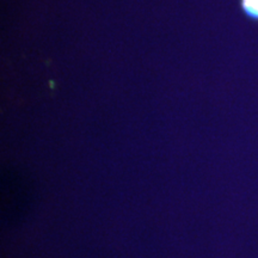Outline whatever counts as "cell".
Listing matches in <instances>:
<instances>
[{"mask_svg":"<svg viewBox=\"0 0 258 258\" xmlns=\"http://www.w3.org/2000/svg\"><path fill=\"white\" fill-rule=\"evenodd\" d=\"M238 4L244 17L258 24V0H238Z\"/></svg>","mask_w":258,"mask_h":258,"instance_id":"obj_1","label":"cell"}]
</instances>
